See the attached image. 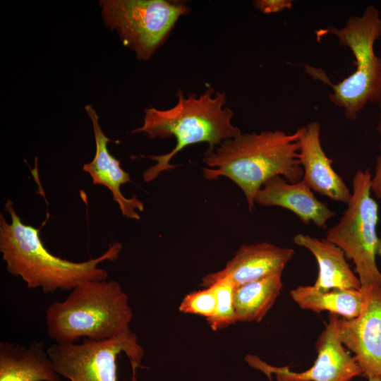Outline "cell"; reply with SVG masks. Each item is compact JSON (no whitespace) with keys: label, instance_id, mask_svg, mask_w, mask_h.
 I'll return each instance as SVG.
<instances>
[{"label":"cell","instance_id":"obj_1","mask_svg":"<svg viewBox=\"0 0 381 381\" xmlns=\"http://www.w3.org/2000/svg\"><path fill=\"white\" fill-rule=\"evenodd\" d=\"M304 129L240 133L226 139L204 153L202 161L208 167L203 169V176L207 180L220 176L231 180L243 192L252 212L257 192L269 179L277 176L291 183L302 179L299 149Z\"/></svg>","mask_w":381,"mask_h":381},{"label":"cell","instance_id":"obj_2","mask_svg":"<svg viewBox=\"0 0 381 381\" xmlns=\"http://www.w3.org/2000/svg\"><path fill=\"white\" fill-rule=\"evenodd\" d=\"M4 207L11 222L0 214V252L6 270L20 277L28 288L41 289L49 294L58 289L71 291L87 281L107 279V270L98 265L106 260H116L122 249L121 243H113L95 258L79 262L69 261L45 248L39 229L22 222L11 200Z\"/></svg>","mask_w":381,"mask_h":381},{"label":"cell","instance_id":"obj_3","mask_svg":"<svg viewBox=\"0 0 381 381\" xmlns=\"http://www.w3.org/2000/svg\"><path fill=\"white\" fill-rule=\"evenodd\" d=\"M214 92V89L210 87L198 97L195 94L185 97L179 90L178 102L173 107L165 110L153 107L145 109L143 125L133 130V133H144L151 139L174 137L176 140L169 152L148 157L157 163L144 171L145 181L150 182L161 172L178 167L169 162L188 145L205 142L209 145L207 150L212 151L223 140L241 133L231 123L232 110L224 107L225 93Z\"/></svg>","mask_w":381,"mask_h":381},{"label":"cell","instance_id":"obj_4","mask_svg":"<svg viewBox=\"0 0 381 381\" xmlns=\"http://www.w3.org/2000/svg\"><path fill=\"white\" fill-rule=\"evenodd\" d=\"M132 318L126 293L117 281L105 279L83 282L64 301L51 303L45 324L55 343H75L118 337L131 329Z\"/></svg>","mask_w":381,"mask_h":381},{"label":"cell","instance_id":"obj_5","mask_svg":"<svg viewBox=\"0 0 381 381\" xmlns=\"http://www.w3.org/2000/svg\"><path fill=\"white\" fill-rule=\"evenodd\" d=\"M315 33L318 37L334 35L356 59L354 72L337 84L330 83L322 70L305 66L308 74L332 87L330 102L342 108L348 119L356 120L368 103L381 100V58L374 51L375 42L381 37L380 11L370 5L361 16H350L343 28L329 26Z\"/></svg>","mask_w":381,"mask_h":381},{"label":"cell","instance_id":"obj_6","mask_svg":"<svg viewBox=\"0 0 381 381\" xmlns=\"http://www.w3.org/2000/svg\"><path fill=\"white\" fill-rule=\"evenodd\" d=\"M56 373L69 381H138L144 349L131 329L104 341L54 343L47 349Z\"/></svg>","mask_w":381,"mask_h":381},{"label":"cell","instance_id":"obj_7","mask_svg":"<svg viewBox=\"0 0 381 381\" xmlns=\"http://www.w3.org/2000/svg\"><path fill=\"white\" fill-rule=\"evenodd\" d=\"M371 177L368 169L355 173L347 207L325 236L353 261L361 286L381 284L376 263V256L381 257V238L377 233L379 209L371 195Z\"/></svg>","mask_w":381,"mask_h":381},{"label":"cell","instance_id":"obj_8","mask_svg":"<svg viewBox=\"0 0 381 381\" xmlns=\"http://www.w3.org/2000/svg\"><path fill=\"white\" fill-rule=\"evenodd\" d=\"M99 6L105 25L145 61L165 42L179 18L190 12L182 1L101 0Z\"/></svg>","mask_w":381,"mask_h":381},{"label":"cell","instance_id":"obj_9","mask_svg":"<svg viewBox=\"0 0 381 381\" xmlns=\"http://www.w3.org/2000/svg\"><path fill=\"white\" fill-rule=\"evenodd\" d=\"M338 318L337 315L329 314L328 322L315 343L317 358L306 370L294 372L288 366H272L253 355H247L245 360L249 365L267 376L274 375L277 381H349L363 375V372L354 356L339 338Z\"/></svg>","mask_w":381,"mask_h":381},{"label":"cell","instance_id":"obj_10","mask_svg":"<svg viewBox=\"0 0 381 381\" xmlns=\"http://www.w3.org/2000/svg\"><path fill=\"white\" fill-rule=\"evenodd\" d=\"M363 306L353 318H338L337 326L342 344L354 355L363 375L381 379V286H361Z\"/></svg>","mask_w":381,"mask_h":381},{"label":"cell","instance_id":"obj_11","mask_svg":"<svg viewBox=\"0 0 381 381\" xmlns=\"http://www.w3.org/2000/svg\"><path fill=\"white\" fill-rule=\"evenodd\" d=\"M294 253L291 248L269 242L243 245L222 270L205 276L200 285L206 288L219 279L229 278L237 286L282 273Z\"/></svg>","mask_w":381,"mask_h":381},{"label":"cell","instance_id":"obj_12","mask_svg":"<svg viewBox=\"0 0 381 381\" xmlns=\"http://www.w3.org/2000/svg\"><path fill=\"white\" fill-rule=\"evenodd\" d=\"M299 159L302 181L313 191L335 201L347 204L351 197L342 177L332 167L320 141V123L312 121L305 126L300 138Z\"/></svg>","mask_w":381,"mask_h":381},{"label":"cell","instance_id":"obj_13","mask_svg":"<svg viewBox=\"0 0 381 381\" xmlns=\"http://www.w3.org/2000/svg\"><path fill=\"white\" fill-rule=\"evenodd\" d=\"M255 203L265 207L277 206L295 214L304 224H314L326 229L327 222L336 212L319 200L313 191L302 181L291 183L282 176L267 181L255 197Z\"/></svg>","mask_w":381,"mask_h":381},{"label":"cell","instance_id":"obj_14","mask_svg":"<svg viewBox=\"0 0 381 381\" xmlns=\"http://www.w3.org/2000/svg\"><path fill=\"white\" fill-rule=\"evenodd\" d=\"M85 109L92 123L96 150L93 159L85 164L83 170L90 174L93 184L102 185L111 192L113 200L118 203L123 216L138 220L140 215L136 210L142 212L143 203L135 195L126 198L121 191V186L131 181L130 174L121 167L120 161L109 153L107 143L111 140L104 133L95 109L90 105Z\"/></svg>","mask_w":381,"mask_h":381},{"label":"cell","instance_id":"obj_15","mask_svg":"<svg viewBox=\"0 0 381 381\" xmlns=\"http://www.w3.org/2000/svg\"><path fill=\"white\" fill-rule=\"evenodd\" d=\"M42 340L0 343V381H61Z\"/></svg>","mask_w":381,"mask_h":381},{"label":"cell","instance_id":"obj_16","mask_svg":"<svg viewBox=\"0 0 381 381\" xmlns=\"http://www.w3.org/2000/svg\"><path fill=\"white\" fill-rule=\"evenodd\" d=\"M293 241L308 250L318 265V277L313 285L320 291L332 289H360V280L351 269L344 252L335 244L325 238L298 234Z\"/></svg>","mask_w":381,"mask_h":381},{"label":"cell","instance_id":"obj_17","mask_svg":"<svg viewBox=\"0 0 381 381\" xmlns=\"http://www.w3.org/2000/svg\"><path fill=\"white\" fill-rule=\"evenodd\" d=\"M292 300L303 310L327 311L344 318H353L361 311L364 294L360 289H332L320 291L313 285H299L290 291Z\"/></svg>","mask_w":381,"mask_h":381},{"label":"cell","instance_id":"obj_18","mask_svg":"<svg viewBox=\"0 0 381 381\" xmlns=\"http://www.w3.org/2000/svg\"><path fill=\"white\" fill-rule=\"evenodd\" d=\"M282 273L237 286L234 302L237 322H260L272 308L283 287Z\"/></svg>","mask_w":381,"mask_h":381},{"label":"cell","instance_id":"obj_19","mask_svg":"<svg viewBox=\"0 0 381 381\" xmlns=\"http://www.w3.org/2000/svg\"><path fill=\"white\" fill-rule=\"evenodd\" d=\"M210 286L215 294L216 308L214 315L206 320L211 329L217 331L237 322L234 302L236 286L229 278L219 279Z\"/></svg>","mask_w":381,"mask_h":381},{"label":"cell","instance_id":"obj_20","mask_svg":"<svg viewBox=\"0 0 381 381\" xmlns=\"http://www.w3.org/2000/svg\"><path fill=\"white\" fill-rule=\"evenodd\" d=\"M215 308L216 297L211 286L188 293L179 307L182 313L202 315L206 320L214 315Z\"/></svg>","mask_w":381,"mask_h":381},{"label":"cell","instance_id":"obj_21","mask_svg":"<svg viewBox=\"0 0 381 381\" xmlns=\"http://www.w3.org/2000/svg\"><path fill=\"white\" fill-rule=\"evenodd\" d=\"M253 5L262 13L268 14L291 9L293 1L291 0H257L253 2Z\"/></svg>","mask_w":381,"mask_h":381},{"label":"cell","instance_id":"obj_22","mask_svg":"<svg viewBox=\"0 0 381 381\" xmlns=\"http://www.w3.org/2000/svg\"><path fill=\"white\" fill-rule=\"evenodd\" d=\"M377 129L381 136V116ZM370 189L371 193H373L381 202V153L377 157L375 173L370 180Z\"/></svg>","mask_w":381,"mask_h":381},{"label":"cell","instance_id":"obj_23","mask_svg":"<svg viewBox=\"0 0 381 381\" xmlns=\"http://www.w3.org/2000/svg\"><path fill=\"white\" fill-rule=\"evenodd\" d=\"M368 381H381V379H379V378H372V379H368Z\"/></svg>","mask_w":381,"mask_h":381},{"label":"cell","instance_id":"obj_24","mask_svg":"<svg viewBox=\"0 0 381 381\" xmlns=\"http://www.w3.org/2000/svg\"><path fill=\"white\" fill-rule=\"evenodd\" d=\"M377 104H378L379 109H380V112H381V100H380V101L377 102Z\"/></svg>","mask_w":381,"mask_h":381},{"label":"cell","instance_id":"obj_25","mask_svg":"<svg viewBox=\"0 0 381 381\" xmlns=\"http://www.w3.org/2000/svg\"><path fill=\"white\" fill-rule=\"evenodd\" d=\"M380 286H381V284H380Z\"/></svg>","mask_w":381,"mask_h":381}]
</instances>
